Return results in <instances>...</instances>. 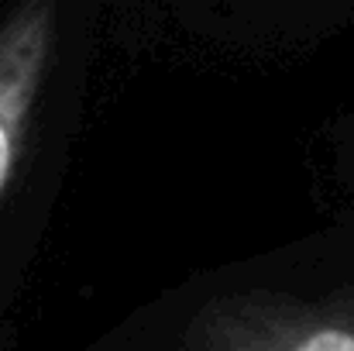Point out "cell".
Returning a JSON list of instances; mask_svg holds the SVG:
<instances>
[{
    "label": "cell",
    "mask_w": 354,
    "mask_h": 351,
    "mask_svg": "<svg viewBox=\"0 0 354 351\" xmlns=\"http://www.w3.org/2000/svg\"><path fill=\"white\" fill-rule=\"evenodd\" d=\"M193 351H354V303H251L207 310Z\"/></svg>",
    "instance_id": "cell-1"
},
{
    "label": "cell",
    "mask_w": 354,
    "mask_h": 351,
    "mask_svg": "<svg viewBox=\"0 0 354 351\" xmlns=\"http://www.w3.org/2000/svg\"><path fill=\"white\" fill-rule=\"evenodd\" d=\"M55 42V7L45 0L21 3L0 24V197L10 183L14 162Z\"/></svg>",
    "instance_id": "cell-2"
}]
</instances>
